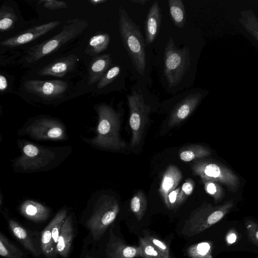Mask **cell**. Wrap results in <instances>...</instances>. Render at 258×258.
<instances>
[{"mask_svg": "<svg viewBox=\"0 0 258 258\" xmlns=\"http://www.w3.org/2000/svg\"><path fill=\"white\" fill-rule=\"evenodd\" d=\"M21 155L12 160L16 173L46 172L60 165L73 152L70 146H47L24 140H18Z\"/></svg>", "mask_w": 258, "mask_h": 258, "instance_id": "obj_1", "label": "cell"}, {"mask_svg": "<svg viewBox=\"0 0 258 258\" xmlns=\"http://www.w3.org/2000/svg\"><path fill=\"white\" fill-rule=\"evenodd\" d=\"M96 111L98 115L96 134L92 138L81 137L82 140L96 149L117 151L124 148L126 144L120 137L119 113L105 103L98 105Z\"/></svg>", "mask_w": 258, "mask_h": 258, "instance_id": "obj_2", "label": "cell"}, {"mask_svg": "<svg viewBox=\"0 0 258 258\" xmlns=\"http://www.w3.org/2000/svg\"><path fill=\"white\" fill-rule=\"evenodd\" d=\"M119 32L134 68L144 76L146 67L145 39L140 26L133 21L122 7L119 8Z\"/></svg>", "mask_w": 258, "mask_h": 258, "instance_id": "obj_3", "label": "cell"}, {"mask_svg": "<svg viewBox=\"0 0 258 258\" xmlns=\"http://www.w3.org/2000/svg\"><path fill=\"white\" fill-rule=\"evenodd\" d=\"M233 206L232 200L217 206L204 203L195 209L185 221L181 233L187 237L201 233L222 220Z\"/></svg>", "mask_w": 258, "mask_h": 258, "instance_id": "obj_4", "label": "cell"}, {"mask_svg": "<svg viewBox=\"0 0 258 258\" xmlns=\"http://www.w3.org/2000/svg\"><path fill=\"white\" fill-rule=\"evenodd\" d=\"M92 212L86 226L95 240H98L115 220L120 211L119 203L112 195H94Z\"/></svg>", "mask_w": 258, "mask_h": 258, "instance_id": "obj_5", "label": "cell"}, {"mask_svg": "<svg viewBox=\"0 0 258 258\" xmlns=\"http://www.w3.org/2000/svg\"><path fill=\"white\" fill-rule=\"evenodd\" d=\"M88 25V22L82 19L68 20L58 34L30 48L26 54V61L32 63L56 51L61 46L80 34Z\"/></svg>", "mask_w": 258, "mask_h": 258, "instance_id": "obj_6", "label": "cell"}, {"mask_svg": "<svg viewBox=\"0 0 258 258\" xmlns=\"http://www.w3.org/2000/svg\"><path fill=\"white\" fill-rule=\"evenodd\" d=\"M17 134L37 141H65L69 138L65 124L48 116H38L27 120Z\"/></svg>", "mask_w": 258, "mask_h": 258, "instance_id": "obj_7", "label": "cell"}, {"mask_svg": "<svg viewBox=\"0 0 258 258\" xmlns=\"http://www.w3.org/2000/svg\"><path fill=\"white\" fill-rule=\"evenodd\" d=\"M189 48H177L170 36L164 51V74L169 86L178 85L182 80L190 65Z\"/></svg>", "mask_w": 258, "mask_h": 258, "instance_id": "obj_8", "label": "cell"}, {"mask_svg": "<svg viewBox=\"0 0 258 258\" xmlns=\"http://www.w3.org/2000/svg\"><path fill=\"white\" fill-rule=\"evenodd\" d=\"M190 167L195 176L222 183L230 191L235 192L239 187L240 181L238 176L220 163L201 159L194 161Z\"/></svg>", "mask_w": 258, "mask_h": 258, "instance_id": "obj_9", "label": "cell"}, {"mask_svg": "<svg viewBox=\"0 0 258 258\" xmlns=\"http://www.w3.org/2000/svg\"><path fill=\"white\" fill-rule=\"evenodd\" d=\"M127 100L130 111L129 124L132 131L131 146L138 145L149 120L150 107L146 104L143 96L136 92L128 94Z\"/></svg>", "mask_w": 258, "mask_h": 258, "instance_id": "obj_10", "label": "cell"}, {"mask_svg": "<svg viewBox=\"0 0 258 258\" xmlns=\"http://www.w3.org/2000/svg\"><path fill=\"white\" fill-rule=\"evenodd\" d=\"M24 86L27 92L49 100L60 97L68 88L66 82L59 80H31L26 81Z\"/></svg>", "mask_w": 258, "mask_h": 258, "instance_id": "obj_11", "label": "cell"}, {"mask_svg": "<svg viewBox=\"0 0 258 258\" xmlns=\"http://www.w3.org/2000/svg\"><path fill=\"white\" fill-rule=\"evenodd\" d=\"M202 99V94L191 91L173 108L170 114L168 126L171 127L180 123L196 109Z\"/></svg>", "mask_w": 258, "mask_h": 258, "instance_id": "obj_12", "label": "cell"}, {"mask_svg": "<svg viewBox=\"0 0 258 258\" xmlns=\"http://www.w3.org/2000/svg\"><path fill=\"white\" fill-rule=\"evenodd\" d=\"M60 24V21H56L33 27L3 41L1 42V45L7 47H15L25 44L45 34Z\"/></svg>", "mask_w": 258, "mask_h": 258, "instance_id": "obj_13", "label": "cell"}, {"mask_svg": "<svg viewBox=\"0 0 258 258\" xmlns=\"http://www.w3.org/2000/svg\"><path fill=\"white\" fill-rule=\"evenodd\" d=\"M106 255L108 258H135L141 257L139 246L125 244L121 239L110 231V237L106 244Z\"/></svg>", "mask_w": 258, "mask_h": 258, "instance_id": "obj_14", "label": "cell"}, {"mask_svg": "<svg viewBox=\"0 0 258 258\" xmlns=\"http://www.w3.org/2000/svg\"><path fill=\"white\" fill-rule=\"evenodd\" d=\"M78 60L77 56L70 54L59 57L43 67L38 71L39 76H51L61 78L72 71Z\"/></svg>", "mask_w": 258, "mask_h": 258, "instance_id": "obj_15", "label": "cell"}, {"mask_svg": "<svg viewBox=\"0 0 258 258\" xmlns=\"http://www.w3.org/2000/svg\"><path fill=\"white\" fill-rule=\"evenodd\" d=\"M162 19L158 2H154L147 15L145 25V42L147 45L153 43L158 35Z\"/></svg>", "mask_w": 258, "mask_h": 258, "instance_id": "obj_16", "label": "cell"}, {"mask_svg": "<svg viewBox=\"0 0 258 258\" xmlns=\"http://www.w3.org/2000/svg\"><path fill=\"white\" fill-rule=\"evenodd\" d=\"M182 177L181 171L177 166L173 165H169L163 173L159 192L166 207L168 194L176 188Z\"/></svg>", "mask_w": 258, "mask_h": 258, "instance_id": "obj_17", "label": "cell"}, {"mask_svg": "<svg viewBox=\"0 0 258 258\" xmlns=\"http://www.w3.org/2000/svg\"><path fill=\"white\" fill-rule=\"evenodd\" d=\"M74 238V227L71 215L66 218L60 228L57 242L55 246L56 253L63 258L68 257L71 249Z\"/></svg>", "mask_w": 258, "mask_h": 258, "instance_id": "obj_18", "label": "cell"}, {"mask_svg": "<svg viewBox=\"0 0 258 258\" xmlns=\"http://www.w3.org/2000/svg\"><path fill=\"white\" fill-rule=\"evenodd\" d=\"M21 214L27 219L35 222L46 220L50 215V210L43 204L34 200L24 201L20 207Z\"/></svg>", "mask_w": 258, "mask_h": 258, "instance_id": "obj_19", "label": "cell"}, {"mask_svg": "<svg viewBox=\"0 0 258 258\" xmlns=\"http://www.w3.org/2000/svg\"><path fill=\"white\" fill-rule=\"evenodd\" d=\"M112 59L110 54H103L93 58L89 69L88 84L98 82L108 70Z\"/></svg>", "mask_w": 258, "mask_h": 258, "instance_id": "obj_20", "label": "cell"}, {"mask_svg": "<svg viewBox=\"0 0 258 258\" xmlns=\"http://www.w3.org/2000/svg\"><path fill=\"white\" fill-rule=\"evenodd\" d=\"M212 152L207 147L192 144L182 148L178 152L180 159L184 162H190L203 159L211 155Z\"/></svg>", "mask_w": 258, "mask_h": 258, "instance_id": "obj_21", "label": "cell"}, {"mask_svg": "<svg viewBox=\"0 0 258 258\" xmlns=\"http://www.w3.org/2000/svg\"><path fill=\"white\" fill-rule=\"evenodd\" d=\"M9 227L14 236L22 245L35 255H38V251L28 231L13 220H9Z\"/></svg>", "mask_w": 258, "mask_h": 258, "instance_id": "obj_22", "label": "cell"}, {"mask_svg": "<svg viewBox=\"0 0 258 258\" xmlns=\"http://www.w3.org/2000/svg\"><path fill=\"white\" fill-rule=\"evenodd\" d=\"M109 42L110 36L108 33L96 34L90 39L85 52L90 56H95L105 51L107 48Z\"/></svg>", "mask_w": 258, "mask_h": 258, "instance_id": "obj_23", "label": "cell"}, {"mask_svg": "<svg viewBox=\"0 0 258 258\" xmlns=\"http://www.w3.org/2000/svg\"><path fill=\"white\" fill-rule=\"evenodd\" d=\"M171 19L178 28H183L185 24L186 15L183 2L181 0L168 1Z\"/></svg>", "mask_w": 258, "mask_h": 258, "instance_id": "obj_24", "label": "cell"}, {"mask_svg": "<svg viewBox=\"0 0 258 258\" xmlns=\"http://www.w3.org/2000/svg\"><path fill=\"white\" fill-rule=\"evenodd\" d=\"M52 220L41 233V245L42 251L46 258H57L55 247L52 236Z\"/></svg>", "mask_w": 258, "mask_h": 258, "instance_id": "obj_25", "label": "cell"}, {"mask_svg": "<svg viewBox=\"0 0 258 258\" xmlns=\"http://www.w3.org/2000/svg\"><path fill=\"white\" fill-rule=\"evenodd\" d=\"M238 19L244 29L258 41V19L251 10L242 11Z\"/></svg>", "mask_w": 258, "mask_h": 258, "instance_id": "obj_26", "label": "cell"}, {"mask_svg": "<svg viewBox=\"0 0 258 258\" xmlns=\"http://www.w3.org/2000/svg\"><path fill=\"white\" fill-rule=\"evenodd\" d=\"M213 244L210 241H204L192 244L186 250L187 255L190 258H213Z\"/></svg>", "mask_w": 258, "mask_h": 258, "instance_id": "obj_27", "label": "cell"}, {"mask_svg": "<svg viewBox=\"0 0 258 258\" xmlns=\"http://www.w3.org/2000/svg\"><path fill=\"white\" fill-rule=\"evenodd\" d=\"M147 205V198L143 191L139 190L132 197L130 208L138 221H140L144 216Z\"/></svg>", "mask_w": 258, "mask_h": 258, "instance_id": "obj_28", "label": "cell"}, {"mask_svg": "<svg viewBox=\"0 0 258 258\" xmlns=\"http://www.w3.org/2000/svg\"><path fill=\"white\" fill-rule=\"evenodd\" d=\"M0 255L4 258H23L24 254L14 243L1 233Z\"/></svg>", "mask_w": 258, "mask_h": 258, "instance_id": "obj_29", "label": "cell"}, {"mask_svg": "<svg viewBox=\"0 0 258 258\" xmlns=\"http://www.w3.org/2000/svg\"><path fill=\"white\" fill-rule=\"evenodd\" d=\"M18 17L12 8L6 6H3L0 10V29L6 31L11 29Z\"/></svg>", "mask_w": 258, "mask_h": 258, "instance_id": "obj_30", "label": "cell"}, {"mask_svg": "<svg viewBox=\"0 0 258 258\" xmlns=\"http://www.w3.org/2000/svg\"><path fill=\"white\" fill-rule=\"evenodd\" d=\"M139 247L142 258H164L165 255L145 237H140Z\"/></svg>", "mask_w": 258, "mask_h": 258, "instance_id": "obj_31", "label": "cell"}, {"mask_svg": "<svg viewBox=\"0 0 258 258\" xmlns=\"http://www.w3.org/2000/svg\"><path fill=\"white\" fill-rule=\"evenodd\" d=\"M201 179L205 192L213 198L215 203L220 202L224 197V192L218 182L208 179Z\"/></svg>", "mask_w": 258, "mask_h": 258, "instance_id": "obj_32", "label": "cell"}, {"mask_svg": "<svg viewBox=\"0 0 258 258\" xmlns=\"http://www.w3.org/2000/svg\"><path fill=\"white\" fill-rule=\"evenodd\" d=\"M195 186L192 179L188 178L181 186L176 203V208L182 205L186 199L192 194Z\"/></svg>", "mask_w": 258, "mask_h": 258, "instance_id": "obj_33", "label": "cell"}, {"mask_svg": "<svg viewBox=\"0 0 258 258\" xmlns=\"http://www.w3.org/2000/svg\"><path fill=\"white\" fill-rule=\"evenodd\" d=\"M120 68L114 66L108 70L97 84L98 89H102L114 81L120 73Z\"/></svg>", "mask_w": 258, "mask_h": 258, "instance_id": "obj_34", "label": "cell"}, {"mask_svg": "<svg viewBox=\"0 0 258 258\" xmlns=\"http://www.w3.org/2000/svg\"><path fill=\"white\" fill-rule=\"evenodd\" d=\"M245 228L249 239L258 246V224L250 220L245 222Z\"/></svg>", "mask_w": 258, "mask_h": 258, "instance_id": "obj_35", "label": "cell"}, {"mask_svg": "<svg viewBox=\"0 0 258 258\" xmlns=\"http://www.w3.org/2000/svg\"><path fill=\"white\" fill-rule=\"evenodd\" d=\"M145 237L165 255H169V247L163 241L150 234H146Z\"/></svg>", "mask_w": 258, "mask_h": 258, "instance_id": "obj_36", "label": "cell"}, {"mask_svg": "<svg viewBox=\"0 0 258 258\" xmlns=\"http://www.w3.org/2000/svg\"><path fill=\"white\" fill-rule=\"evenodd\" d=\"M39 2L43 3L42 4L44 8L50 10L67 8L68 7L67 4L61 1L44 0L40 1Z\"/></svg>", "mask_w": 258, "mask_h": 258, "instance_id": "obj_37", "label": "cell"}, {"mask_svg": "<svg viewBox=\"0 0 258 258\" xmlns=\"http://www.w3.org/2000/svg\"><path fill=\"white\" fill-rule=\"evenodd\" d=\"M181 187H178L171 191L167 196V208L170 210L176 209V203Z\"/></svg>", "mask_w": 258, "mask_h": 258, "instance_id": "obj_38", "label": "cell"}, {"mask_svg": "<svg viewBox=\"0 0 258 258\" xmlns=\"http://www.w3.org/2000/svg\"><path fill=\"white\" fill-rule=\"evenodd\" d=\"M237 239V235L233 231H230L226 237V240L228 244H231L235 242Z\"/></svg>", "mask_w": 258, "mask_h": 258, "instance_id": "obj_39", "label": "cell"}, {"mask_svg": "<svg viewBox=\"0 0 258 258\" xmlns=\"http://www.w3.org/2000/svg\"><path fill=\"white\" fill-rule=\"evenodd\" d=\"M8 87L7 80L2 74L0 75V90L2 92L5 91Z\"/></svg>", "mask_w": 258, "mask_h": 258, "instance_id": "obj_40", "label": "cell"}, {"mask_svg": "<svg viewBox=\"0 0 258 258\" xmlns=\"http://www.w3.org/2000/svg\"><path fill=\"white\" fill-rule=\"evenodd\" d=\"M106 0H91L89 2L93 5H97L106 2Z\"/></svg>", "mask_w": 258, "mask_h": 258, "instance_id": "obj_41", "label": "cell"}, {"mask_svg": "<svg viewBox=\"0 0 258 258\" xmlns=\"http://www.w3.org/2000/svg\"><path fill=\"white\" fill-rule=\"evenodd\" d=\"M131 2L133 3H136L138 4H141V5H145V4L147 2V1L146 0H134V1H131Z\"/></svg>", "mask_w": 258, "mask_h": 258, "instance_id": "obj_42", "label": "cell"}, {"mask_svg": "<svg viewBox=\"0 0 258 258\" xmlns=\"http://www.w3.org/2000/svg\"><path fill=\"white\" fill-rule=\"evenodd\" d=\"M164 258H169V255H165Z\"/></svg>", "mask_w": 258, "mask_h": 258, "instance_id": "obj_43", "label": "cell"}, {"mask_svg": "<svg viewBox=\"0 0 258 258\" xmlns=\"http://www.w3.org/2000/svg\"><path fill=\"white\" fill-rule=\"evenodd\" d=\"M86 258H94V257H91L90 256H89V255H87Z\"/></svg>", "mask_w": 258, "mask_h": 258, "instance_id": "obj_44", "label": "cell"}]
</instances>
